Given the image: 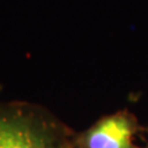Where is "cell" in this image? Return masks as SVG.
<instances>
[{"label": "cell", "instance_id": "obj_1", "mask_svg": "<svg viewBox=\"0 0 148 148\" xmlns=\"http://www.w3.org/2000/svg\"><path fill=\"white\" fill-rule=\"evenodd\" d=\"M0 148H56L47 131L20 116L0 115Z\"/></svg>", "mask_w": 148, "mask_h": 148}, {"label": "cell", "instance_id": "obj_2", "mask_svg": "<svg viewBox=\"0 0 148 148\" xmlns=\"http://www.w3.org/2000/svg\"><path fill=\"white\" fill-rule=\"evenodd\" d=\"M133 125L123 115H114L96 123L83 137V148H132Z\"/></svg>", "mask_w": 148, "mask_h": 148}]
</instances>
